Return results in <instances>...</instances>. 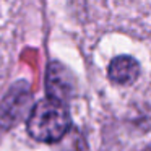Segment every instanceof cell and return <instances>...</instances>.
Segmentation results:
<instances>
[{
	"label": "cell",
	"mask_w": 151,
	"mask_h": 151,
	"mask_svg": "<svg viewBox=\"0 0 151 151\" xmlns=\"http://www.w3.org/2000/svg\"><path fill=\"white\" fill-rule=\"evenodd\" d=\"M72 127V119L67 106L52 98L41 99L31 109L26 130L31 138L41 143H59Z\"/></svg>",
	"instance_id": "cell-1"
},
{
	"label": "cell",
	"mask_w": 151,
	"mask_h": 151,
	"mask_svg": "<svg viewBox=\"0 0 151 151\" xmlns=\"http://www.w3.org/2000/svg\"><path fill=\"white\" fill-rule=\"evenodd\" d=\"M46 89H47V98H52L63 102L67 98H70L73 94L75 78L70 73V70L65 68L62 63L52 62L47 67Z\"/></svg>",
	"instance_id": "cell-2"
},
{
	"label": "cell",
	"mask_w": 151,
	"mask_h": 151,
	"mask_svg": "<svg viewBox=\"0 0 151 151\" xmlns=\"http://www.w3.org/2000/svg\"><path fill=\"white\" fill-rule=\"evenodd\" d=\"M107 76L115 85H130L140 76V63L132 55H117L109 63Z\"/></svg>",
	"instance_id": "cell-3"
}]
</instances>
